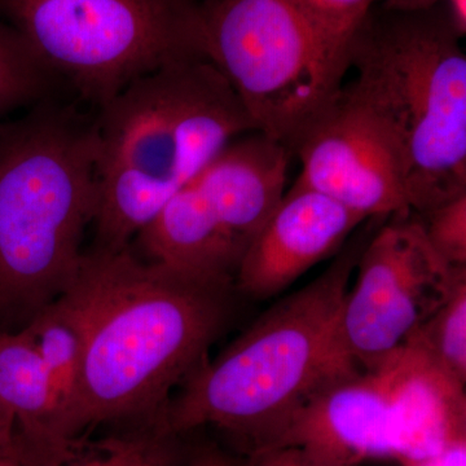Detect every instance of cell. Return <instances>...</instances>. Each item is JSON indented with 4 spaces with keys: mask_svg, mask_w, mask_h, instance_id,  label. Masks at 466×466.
<instances>
[{
    "mask_svg": "<svg viewBox=\"0 0 466 466\" xmlns=\"http://www.w3.org/2000/svg\"><path fill=\"white\" fill-rule=\"evenodd\" d=\"M389 218L364 245L339 311L334 346L346 375L381 366L466 272L437 256L412 211Z\"/></svg>",
    "mask_w": 466,
    "mask_h": 466,
    "instance_id": "obj_9",
    "label": "cell"
},
{
    "mask_svg": "<svg viewBox=\"0 0 466 466\" xmlns=\"http://www.w3.org/2000/svg\"><path fill=\"white\" fill-rule=\"evenodd\" d=\"M21 461L20 440L14 416L0 404V462Z\"/></svg>",
    "mask_w": 466,
    "mask_h": 466,
    "instance_id": "obj_21",
    "label": "cell"
},
{
    "mask_svg": "<svg viewBox=\"0 0 466 466\" xmlns=\"http://www.w3.org/2000/svg\"><path fill=\"white\" fill-rule=\"evenodd\" d=\"M0 332H2V330H0Z\"/></svg>",
    "mask_w": 466,
    "mask_h": 466,
    "instance_id": "obj_26",
    "label": "cell"
},
{
    "mask_svg": "<svg viewBox=\"0 0 466 466\" xmlns=\"http://www.w3.org/2000/svg\"><path fill=\"white\" fill-rule=\"evenodd\" d=\"M202 56L225 76L257 133L294 156L333 108L350 70V39L297 0H202Z\"/></svg>",
    "mask_w": 466,
    "mask_h": 466,
    "instance_id": "obj_6",
    "label": "cell"
},
{
    "mask_svg": "<svg viewBox=\"0 0 466 466\" xmlns=\"http://www.w3.org/2000/svg\"><path fill=\"white\" fill-rule=\"evenodd\" d=\"M397 354L370 372L333 380L297 410L268 452L299 449L317 458L359 466L408 458L410 410ZM267 453V452H266Z\"/></svg>",
    "mask_w": 466,
    "mask_h": 466,
    "instance_id": "obj_10",
    "label": "cell"
},
{
    "mask_svg": "<svg viewBox=\"0 0 466 466\" xmlns=\"http://www.w3.org/2000/svg\"><path fill=\"white\" fill-rule=\"evenodd\" d=\"M233 289V279L144 262L128 248L84 253L56 299L84 343L73 435L106 421H157L225 329Z\"/></svg>",
    "mask_w": 466,
    "mask_h": 466,
    "instance_id": "obj_1",
    "label": "cell"
},
{
    "mask_svg": "<svg viewBox=\"0 0 466 466\" xmlns=\"http://www.w3.org/2000/svg\"><path fill=\"white\" fill-rule=\"evenodd\" d=\"M403 345L424 354L461 385L466 383V272L449 296L408 336Z\"/></svg>",
    "mask_w": 466,
    "mask_h": 466,
    "instance_id": "obj_15",
    "label": "cell"
},
{
    "mask_svg": "<svg viewBox=\"0 0 466 466\" xmlns=\"http://www.w3.org/2000/svg\"><path fill=\"white\" fill-rule=\"evenodd\" d=\"M0 466H21V461L12 460V461L0 462Z\"/></svg>",
    "mask_w": 466,
    "mask_h": 466,
    "instance_id": "obj_25",
    "label": "cell"
},
{
    "mask_svg": "<svg viewBox=\"0 0 466 466\" xmlns=\"http://www.w3.org/2000/svg\"><path fill=\"white\" fill-rule=\"evenodd\" d=\"M415 216L437 256L452 268L466 267V192Z\"/></svg>",
    "mask_w": 466,
    "mask_h": 466,
    "instance_id": "obj_18",
    "label": "cell"
},
{
    "mask_svg": "<svg viewBox=\"0 0 466 466\" xmlns=\"http://www.w3.org/2000/svg\"><path fill=\"white\" fill-rule=\"evenodd\" d=\"M96 201V118L47 99L0 127V320L24 328L67 289Z\"/></svg>",
    "mask_w": 466,
    "mask_h": 466,
    "instance_id": "obj_5",
    "label": "cell"
},
{
    "mask_svg": "<svg viewBox=\"0 0 466 466\" xmlns=\"http://www.w3.org/2000/svg\"><path fill=\"white\" fill-rule=\"evenodd\" d=\"M328 32L350 39L370 9L380 0H297Z\"/></svg>",
    "mask_w": 466,
    "mask_h": 466,
    "instance_id": "obj_19",
    "label": "cell"
},
{
    "mask_svg": "<svg viewBox=\"0 0 466 466\" xmlns=\"http://www.w3.org/2000/svg\"><path fill=\"white\" fill-rule=\"evenodd\" d=\"M447 16L460 38L466 35V0H443Z\"/></svg>",
    "mask_w": 466,
    "mask_h": 466,
    "instance_id": "obj_23",
    "label": "cell"
},
{
    "mask_svg": "<svg viewBox=\"0 0 466 466\" xmlns=\"http://www.w3.org/2000/svg\"><path fill=\"white\" fill-rule=\"evenodd\" d=\"M390 5L404 8H426L431 5H440L443 0H385Z\"/></svg>",
    "mask_w": 466,
    "mask_h": 466,
    "instance_id": "obj_24",
    "label": "cell"
},
{
    "mask_svg": "<svg viewBox=\"0 0 466 466\" xmlns=\"http://www.w3.org/2000/svg\"><path fill=\"white\" fill-rule=\"evenodd\" d=\"M177 435L152 422L148 431L86 443L76 438L42 466H174Z\"/></svg>",
    "mask_w": 466,
    "mask_h": 466,
    "instance_id": "obj_16",
    "label": "cell"
},
{
    "mask_svg": "<svg viewBox=\"0 0 466 466\" xmlns=\"http://www.w3.org/2000/svg\"><path fill=\"white\" fill-rule=\"evenodd\" d=\"M0 404L16 421L21 466L45 464L72 441L25 328L0 332Z\"/></svg>",
    "mask_w": 466,
    "mask_h": 466,
    "instance_id": "obj_13",
    "label": "cell"
},
{
    "mask_svg": "<svg viewBox=\"0 0 466 466\" xmlns=\"http://www.w3.org/2000/svg\"><path fill=\"white\" fill-rule=\"evenodd\" d=\"M97 249L128 248L171 198L254 126L210 61L184 58L135 79L100 106Z\"/></svg>",
    "mask_w": 466,
    "mask_h": 466,
    "instance_id": "obj_2",
    "label": "cell"
},
{
    "mask_svg": "<svg viewBox=\"0 0 466 466\" xmlns=\"http://www.w3.org/2000/svg\"><path fill=\"white\" fill-rule=\"evenodd\" d=\"M351 69L343 90L394 144L412 213L466 192V55L443 2L380 0L350 38Z\"/></svg>",
    "mask_w": 466,
    "mask_h": 466,
    "instance_id": "obj_4",
    "label": "cell"
},
{
    "mask_svg": "<svg viewBox=\"0 0 466 466\" xmlns=\"http://www.w3.org/2000/svg\"><path fill=\"white\" fill-rule=\"evenodd\" d=\"M296 182L370 218L410 213L406 171L375 118L341 91L333 108L302 140Z\"/></svg>",
    "mask_w": 466,
    "mask_h": 466,
    "instance_id": "obj_11",
    "label": "cell"
},
{
    "mask_svg": "<svg viewBox=\"0 0 466 466\" xmlns=\"http://www.w3.org/2000/svg\"><path fill=\"white\" fill-rule=\"evenodd\" d=\"M370 235L355 238L317 280L279 300L167 401L158 424L179 435L213 425L268 452L305 401L346 377L337 359L339 311Z\"/></svg>",
    "mask_w": 466,
    "mask_h": 466,
    "instance_id": "obj_3",
    "label": "cell"
},
{
    "mask_svg": "<svg viewBox=\"0 0 466 466\" xmlns=\"http://www.w3.org/2000/svg\"><path fill=\"white\" fill-rule=\"evenodd\" d=\"M57 82L16 30L0 18V115L50 99Z\"/></svg>",
    "mask_w": 466,
    "mask_h": 466,
    "instance_id": "obj_17",
    "label": "cell"
},
{
    "mask_svg": "<svg viewBox=\"0 0 466 466\" xmlns=\"http://www.w3.org/2000/svg\"><path fill=\"white\" fill-rule=\"evenodd\" d=\"M256 466H352L309 455L299 449H281L254 458Z\"/></svg>",
    "mask_w": 466,
    "mask_h": 466,
    "instance_id": "obj_20",
    "label": "cell"
},
{
    "mask_svg": "<svg viewBox=\"0 0 466 466\" xmlns=\"http://www.w3.org/2000/svg\"><path fill=\"white\" fill-rule=\"evenodd\" d=\"M290 156L257 131L236 137L139 233L144 253L182 271L235 279L287 191Z\"/></svg>",
    "mask_w": 466,
    "mask_h": 466,
    "instance_id": "obj_8",
    "label": "cell"
},
{
    "mask_svg": "<svg viewBox=\"0 0 466 466\" xmlns=\"http://www.w3.org/2000/svg\"><path fill=\"white\" fill-rule=\"evenodd\" d=\"M24 328L47 372L67 437L75 440L73 417L84 367V343L78 328L56 300L46 306Z\"/></svg>",
    "mask_w": 466,
    "mask_h": 466,
    "instance_id": "obj_14",
    "label": "cell"
},
{
    "mask_svg": "<svg viewBox=\"0 0 466 466\" xmlns=\"http://www.w3.org/2000/svg\"><path fill=\"white\" fill-rule=\"evenodd\" d=\"M366 220L323 193L294 183L245 251L236 289L251 299H271L341 249Z\"/></svg>",
    "mask_w": 466,
    "mask_h": 466,
    "instance_id": "obj_12",
    "label": "cell"
},
{
    "mask_svg": "<svg viewBox=\"0 0 466 466\" xmlns=\"http://www.w3.org/2000/svg\"><path fill=\"white\" fill-rule=\"evenodd\" d=\"M198 0H0L14 27L58 82L103 106L140 76L202 56Z\"/></svg>",
    "mask_w": 466,
    "mask_h": 466,
    "instance_id": "obj_7",
    "label": "cell"
},
{
    "mask_svg": "<svg viewBox=\"0 0 466 466\" xmlns=\"http://www.w3.org/2000/svg\"><path fill=\"white\" fill-rule=\"evenodd\" d=\"M466 464V441L465 443L453 444L441 450L434 455L425 456L415 460H406L400 462V466H465Z\"/></svg>",
    "mask_w": 466,
    "mask_h": 466,
    "instance_id": "obj_22",
    "label": "cell"
}]
</instances>
